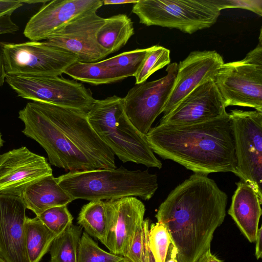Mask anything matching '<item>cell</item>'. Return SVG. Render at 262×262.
Segmentation results:
<instances>
[{"label": "cell", "mask_w": 262, "mask_h": 262, "mask_svg": "<svg viewBox=\"0 0 262 262\" xmlns=\"http://www.w3.org/2000/svg\"><path fill=\"white\" fill-rule=\"evenodd\" d=\"M25 3L26 1L24 0H0V17L7 14H12Z\"/></svg>", "instance_id": "obj_32"}, {"label": "cell", "mask_w": 262, "mask_h": 262, "mask_svg": "<svg viewBox=\"0 0 262 262\" xmlns=\"http://www.w3.org/2000/svg\"><path fill=\"white\" fill-rule=\"evenodd\" d=\"M124 257L102 249L86 232L79 243L77 262H120Z\"/></svg>", "instance_id": "obj_27"}, {"label": "cell", "mask_w": 262, "mask_h": 262, "mask_svg": "<svg viewBox=\"0 0 262 262\" xmlns=\"http://www.w3.org/2000/svg\"><path fill=\"white\" fill-rule=\"evenodd\" d=\"M224 63L222 56L215 51L190 52L178 66L173 88L163 110L169 114L187 95L200 85L214 80Z\"/></svg>", "instance_id": "obj_15"}, {"label": "cell", "mask_w": 262, "mask_h": 262, "mask_svg": "<svg viewBox=\"0 0 262 262\" xmlns=\"http://www.w3.org/2000/svg\"><path fill=\"white\" fill-rule=\"evenodd\" d=\"M6 72L5 71L3 51H2V42L0 41V87H1L5 82Z\"/></svg>", "instance_id": "obj_36"}, {"label": "cell", "mask_w": 262, "mask_h": 262, "mask_svg": "<svg viewBox=\"0 0 262 262\" xmlns=\"http://www.w3.org/2000/svg\"><path fill=\"white\" fill-rule=\"evenodd\" d=\"M36 216L56 236L62 234L73 224V217L67 205L49 208Z\"/></svg>", "instance_id": "obj_29"}, {"label": "cell", "mask_w": 262, "mask_h": 262, "mask_svg": "<svg viewBox=\"0 0 262 262\" xmlns=\"http://www.w3.org/2000/svg\"><path fill=\"white\" fill-rule=\"evenodd\" d=\"M97 10H90L73 18L45 40L52 46L75 55L78 61L94 62L108 55L98 43L96 34L105 18Z\"/></svg>", "instance_id": "obj_12"}, {"label": "cell", "mask_w": 262, "mask_h": 262, "mask_svg": "<svg viewBox=\"0 0 262 262\" xmlns=\"http://www.w3.org/2000/svg\"><path fill=\"white\" fill-rule=\"evenodd\" d=\"M20 197L26 208L32 211L36 216L49 208L67 205L73 201L53 174L28 186Z\"/></svg>", "instance_id": "obj_20"}, {"label": "cell", "mask_w": 262, "mask_h": 262, "mask_svg": "<svg viewBox=\"0 0 262 262\" xmlns=\"http://www.w3.org/2000/svg\"><path fill=\"white\" fill-rule=\"evenodd\" d=\"M241 60L224 63L214 82L225 107L236 105L262 112V39Z\"/></svg>", "instance_id": "obj_7"}, {"label": "cell", "mask_w": 262, "mask_h": 262, "mask_svg": "<svg viewBox=\"0 0 262 262\" xmlns=\"http://www.w3.org/2000/svg\"><path fill=\"white\" fill-rule=\"evenodd\" d=\"M26 244L30 262H39L49 250L56 236L37 217H27Z\"/></svg>", "instance_id": "obj_22"}, {"label": "cell", "mask_w": 262, "mask_h": 262, "mask_svg": "<svg viewBox=\"0 0 262 262\" xmlns=\"http://www.w3.org/2000/svg\"><path fill=\"white\" fill-rule=\"evenodd\" d=\"M134 34L131 19L126 14H119L105 18L97 32L96 39L98 45L110 54L125 45Z\"/></svg>", "instance_id": "obj_21"}, {"label": "cell", "mask_w": 262, "mask_h": 262, "mask_svg": "<svg viewBox=\"0 0 262 262\" xmlns=\"http://www.w3.org/2000/svg\"><path fill=\"white\" fill-rule=\"evenodd\" d=\"M52 174L46 158L26 147L0 155V193L20 196L28 186Z\"/></svg>", "instance_id": "obj_14"}, {"label": "cell", "mask_w": 262, "mask_h": 262, "mask_svg": "<svg viewBox=\"0 0 262 262\" xmlns=\"http://www.w3.org/2000/svg\"><path fill=\"white\" fill-rule=\"evenodd\" d=\"M0 257H1V255H0Z\"/></svg>", "instance_id": "obj_42"}, {"label": "cell", "mask_w": 262, "mask_h": 262, "mask_svg": "<svg viewBox=\"0 0 262 262\" xmlns=\"http://www.w3.org/2000/svg\"><path fill=\"white\" fill-rule=\"evenodd\" d=\"M178 64H169L166 75L157 80L135 84L123 98L125 112L135 128L146 135L163 113L173 86Z\"/></svg>", "instance_id": "obj_11"}, {"label": "cell", "mask_w": 262, "mask_h": 262, "mask_svg": "<svg viewBox=\"0 0 262 262\" xmlns=\"http://www.w3.org/2000/svg\"><path fill=\"white\" fill-rule=\"evenodd\" d=\"M7 74L59 76L78 61L77 56L46 41L2 42Z\"/></svg>", "instance_id": "obj_10"}, {"label": "cell", "mask_w": 262, "mask_h": 262, "mask_svg": "<svg viewBox=\"0 0 262 262\" xmlns=\"http://www.w3.org/2000/svg\"><path fill=\"white\" fill-rule=\"evenodd\" d=\"M222 97L214 80L200 85L183 98L159 124L188 125L226 116Z\"/></svg>", "instance_id": "obj_16"}, {"label": "cell", "mask_w": 262, "mask_h": 262, "mask_svg": "<svg viewBox=\"0 0 262 262\" xmlns=\"http://www.w3.org/2000/svg\"><path fill=\"white\" fill-rule=\"evenodd\" d=\"M148 245L156 262H165L172 245L166 227L161 223L151 224L148 232Z\"/></svg>", "instance_id": "obj_28"}, {"label": "cell", "mask_w": 262, "mask_h": 262, "mask_svg": "<svg viewBox=\"0 0 262 262\" xmlns=\"http://www.w3.org/2000/svg\"><path fill=\"white\" fill-rule=\"evenodd\" d=\"M255 246V256L257 259H259L262 256V227L258 228Z\"/></svg>", "instance_id": "obj_34"}, {"label": "cell", "mask_w": 262, "mask_h": 262, "mask_svg": "<svg viewBox=\"0 0 262 262\" xmlns=\"http://www.w3.org/2000/svg\"><path fill=\"white\" fill-rule=\"evenodd\" d=\"M236 185L228 213L248 241L255 242L262 213V200L250 184L241 181Z\"/></svg>", "instance_id": "obj_19"}, {"label": "cell", "mask_w": 262, "mask_h": 262, "mask_svg": "<svg viewBox=\"0 0 262 262\" xmlns=\"http://www.w3.org/2000/svg\"><path fill=\"white\" fill-rule=\"evenodd\" d=\"M221 8L243 9L262 16L261 0H221Z\"/></svg>", "instance_id": "obj_31"}, {"label": "cell", "mask_w": 262, "mask_h": 262, "mask_svg": "<svg viewBox=\"0 0 262 262\" xmlns=\"http://www.w3.org/2000/svg\"><path fill=\"white\" fill-rule=\"evenodd\" d=\"M0 262H6V261L2 257H0Z\"/></svg>", "instance_id": "obj_39"}, {"label": "cell", "mask_w": 262, "mask_h": 262, "mask_svg": "<svg viewBox=\"0 0 262 262\" xmlns=\"http://www.w3.org/2000/svg\"><path fill=\"white\" fill-rule=\"evenodd\" d=\"M88 119L98 136L123 163L162 167L146 135L140 133L128 118L123 98L114 95L96 100L88 112Z\"/></svg>", "instance_id": "obj_5"}, {"label": "cell", "mask_w": 262, "mask_h": 262, "mask_svg": "<svg viewBox=\"0 0 262 262\" xmlns=\"http://www.w3.org/2000/svg\"><path fill=\"white\" fill-rule=\"evenodd\" d=\"M77 223L84 228L85 232L104 244L107 228L104 201H92L83 205L78 214Z\"/></svg>", "instance_id": "obj_23"}, {"label": "cell", "mask_w": 262, "mask_h": 262, "mask_svg": "<svg viewBox=\"0 0 262 262\" xmlns=\"http://www.w3.org/2000/svg\"><path fill=\"white\" fill-rule=\"evenodd\" d=\"M228 116L234 142V174L250 184L262 200V112L235 109Z\"/></svg>", "instance_id": "obj_8"}, {"label": "cell", "mask_w": 262, "mask_h": 262, "mask_svg": "<svg viewBox=\"0 0 262 262\" xmlns=\"http://www.w3.org/2000/svg\"><path fill=\"white\" fill-rule=\"evenodd\" d=\"M227 194L207 175L194 173L160 205L157 222L167 228L178 262H196L226 216Z\"/></svg>", "instance_id": "obj_2"}, {"label": "cell", "mask_w": 262, "mask_h": 262, "mask_svg": "<svg viewBox=\"0 0 262 262\" xmlns=\"http://www.w3.org/2000/svg\"><path fill=\"white\" fill-rule=\"evenodd\" d=\"M221 11V0H139L132 8L141 24L188 34L211 27Z\"/></svg>", "instance_id": "obj_6"}, {"label": "cell", "mask_w": 262, "mask_h": 262, "mask_svg": "<svg viewBox=\"0 0 262 262\" xmlns=\"http://www.w3.org/2000/svg\"><path fill=\"white\" fill-rule=\"evenodd\" d=\"M154 152L194 173H234L236 165L231 121L226 116L188 125L158 124L146 135Z\"/></svg>", "instance_id": "obj_3"}, {"label": "cell", "mask_w": 262, "mask_h": 262, "mask_svg": "<svg viewBox=\"0 0 262 262\" xmlns=\"http://www.w3.org/2000/svg\"><path fill=\"white\" fill-rule=\"evenodd\" d=\"M149 220L146 219L143 222V228L144 231V262H156L149 248L148 245V232L149 230Z\"/></svg>", "instance_id": "obj_33"}, {"label": "cell", "mask_w": 262, "mask_h": 262, "mask_svg": "<svg viewBox=\"0 0 262 262\" xmlns=\"http://www.w3.org/2000/svg\"><path fill=\"white\" fill-rule=\"evenodd\" d=\"M103 5L100 0H54L44 4L27 22L24 35L30 41L46 40L66 23Z\"/></svg>", "instance_id": "obj_18"}, {"label": "cell", "mask_w": 262, "mask_h": 262, "mask_svg": "<svg viewBox=\"0 0 262 262\" xmlns=\"http://www.w3.org/2000/svg\"><path fill=\"white\" fill-rule=\"evenodd\" d=\"M144 231L143 223L137 228L124 258L129 262H144Z\"/></svg>", "instance_id": "obj_30"}, {"label": "cell", "mask_w": 262, "mask_h": 262, "mask_svg": "<svg viewBox=\"0 0 262 262\" xmlns=\"http://www.w3.org/2000/svg\"><path fill=\"white\" fill-rule=\"evenodd\" d=\"M139 0H105L102 1L103 5H121L127 4H135L138 2Z\"/></svg>", "instance_id": "obj_37"}, {"label": "cell", "mask_w": 262, "mask_h": 262, "mask_svg": "<svg viewBox=\"0 0 262 262\" xmlns=\"http://www.w3.org/2000/svg\"><path fill=\"white\" fill-rule=\"evenodd\" d=\"M81 228L72 225L67 230L56 236L49 249L50 262H77Z\"/></svg>", "instance_id": "obj_25"}, {"label": "cell", "mask_w": 262, "mask_h": 262, "mask_svg": "<svg viewBox=\"0 0 262 262\" xmlns=\"http://www.w3.org/2000/svg\"><path fill=\"white\" fill-rule=\"evenodd\" d=\"M26 209L20 196L0 193V255L6 262H30L26 244Z\"/></svg>", "instance_id": "obj_17"}, {"label": "cell", "mask_w": 262, "mask_h": 262, "mask_svg": "<svg viewBox=\"0 0 262 262\" xmlns=\"http://www.w3.org/2000/svg\"><path fill=\"white\" fill-rule=\"evenodd\" d=\"M148 48L137 49L124 52L103 60L115 82L135 76L141 64Z\"/></svg>", "instance_id": "obj_24"}, {"label": "cell", "mask_w": 262, "mask_h": 262, "mask_svg": "<svg viewBox=\"0 0 262 262\" xmlns=\"http://www.w3.org/2000/svg\"><path fill=\"white\" fill-rule=\"evenodd\" d=\"M104 202L107 228L103 245L110 252L124 257L137 228L144 222L145 206L135 196Z\"/></svg>", "instance_id": "obj_13"}, {"label": "cell", "mask_w": 262, "mask_h": 262, "mask_svg": "<svg viewBox=\"0 0 262 262\" xmlns=\"http://www.w3.org/2000/svg\"><path fill=\"white\" fill-rule=\"evenodd\" d=\"M18 118L23 133L42 147L51 165L70 171L117 168L114 153L91 127L87 112L32 101Z\"/></svg>", "instance_id": "obj_1"}, {"label": "cell", "mask_w": 262, "mask_h": 262, "mask_svg": "<svg viewBox=\"0 0 262 262\" xmlns=\"http://www.w3.org/2000/svg\"><path fill=\"white\" fill-rule=\"evenodd\" d=\"M175 262H178V261H177V259H176V261H175Z\"/></svg>", "instance_id": "obj_41"}, {"label": "cell", "mask_w": 262, "mask_h": 262, "mask_svg": "<svg viewBox=\"0 0 262 262\" xmlns=\"http://www.w3.org/2000/svg\"><path fill=\"white\" fill-rule=\"evenodd\" d=\"M196 262H223L222 260L217 258L215 255H213L210 249L205 252L201 257L197 260Z\"/></svg>", "instance_id": "obj_35"}, {"label": "cell", "mask_w": 262, "mask_h": 262, "mask_svg": "<svg viewBox=\"0 0 262 262\" xmlns=\"http://www.w3.org/2000/svg\"><path fill=\"white\" fill-rule=\"evenodd\" d=\"M60 186L73 200H110L126 196L148 200L158 188L156 174L148 170H129L122 166L69 171L56 178Z\"/></svg>", "instance_id": "obj_4"}, {"label": "cell", "mask_w": 262, "mask_h": 262, "mask_svg": "<svg viewBox=\"0 0 262 262\" xmlns=\"http://www.w3.org/2000/svg\"><path fill=\"white\" fill-rule=\"evenodd\" d=\"M170 62L169 50L158 45L148 48V50L134 76L136 84L145 82L152 74L169 65Z\"/></svg>", "instance_id": "obj_26"}, {"label": "cell", "mask_w": 262, "mask_h": 262, "mask_svg": "<svg viewBox=\"0 0 262 262\" xmlns=\"http://www.w3.org/2000/svg\"><path fill=\"white\" fill-rule=\"evenodd\" d=\"M5 82L21 98L87 113L96 100L82 83L59 76L6 74Z\"/></svg>", "instance_id": "obj_9"}, {"label": "cell", "mask_w": 262, "mask_h": 262, "mask_svg": "<svg viewBox=\"0 0 262 262\" xmlns=\"http://www.w3.org/2000/svg\"><path fill=\"white\" fill-rule=\"evenodd\" d=\"M120 262H129V261H128L127 260H126L125 258H124V259H123L122 260H121V261Z\"/></svg>", "instance_id": "obj_40"}, {"label": "cell", "mask_w": 262, "mask_h": 262, "mask_svg": "<svg viewBox=\"0 0 262 262\" xmlns=\"http://www.w3.org/2000/svg\"><path fill=\"white\" fill-rule=\"evenodd\" d=\"M3 141L2 139L1 134L0 133V148H1V147L3 145Z\"/></svg>", "instance_id": "obj_38"}]
</instances>
